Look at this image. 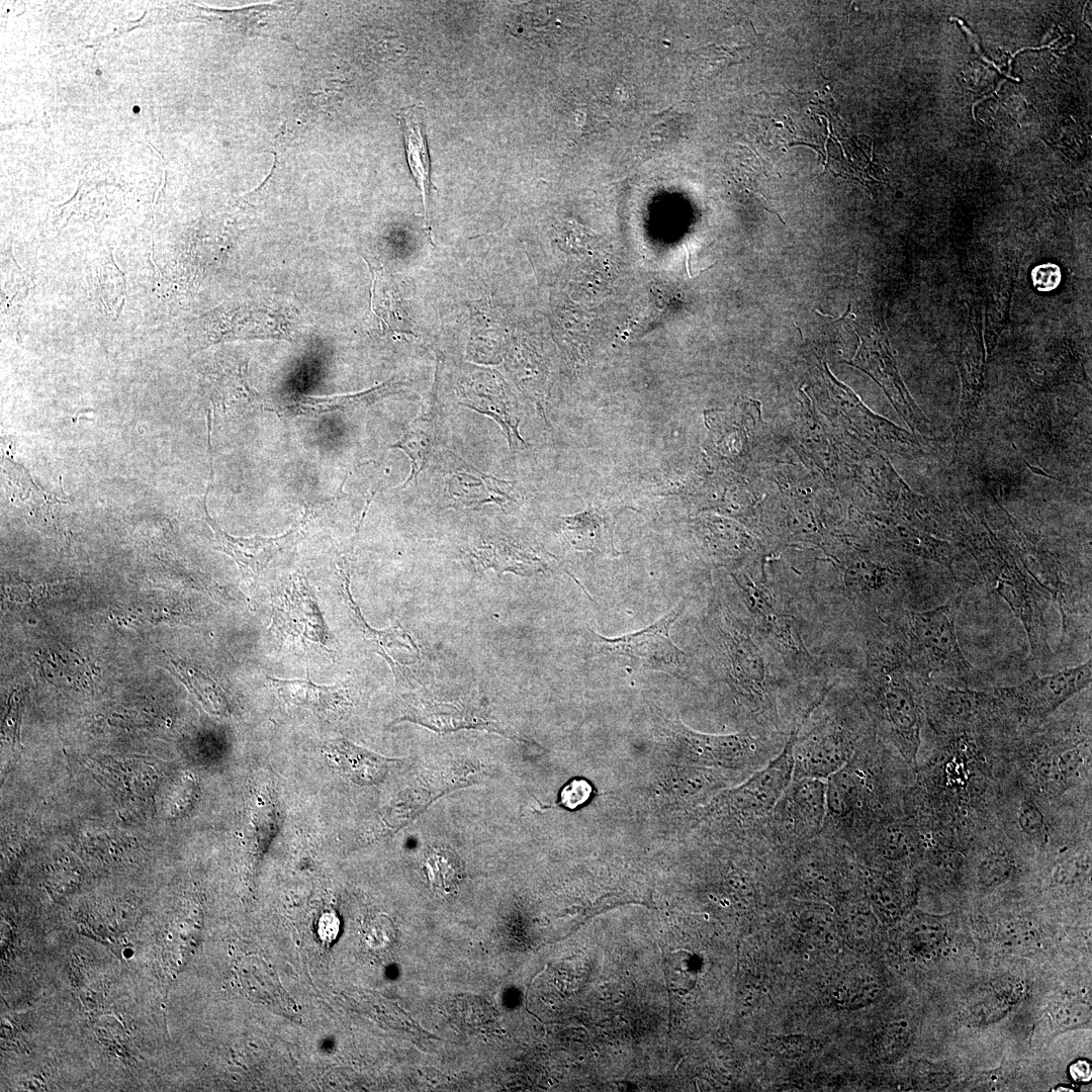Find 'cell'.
Wrapping results in <instances>:
<instances>
[{
    "mask_svg": "<svg viewBox=\"0 0 1092 1092\" xmlns=\"http://www.w3.org/2000/svg\"><path fill=\"white\" fill-rule=\"evenodd\" d=\"M239 978L249 998L285 1014L295 1012L293 1001L265 961L248 957L239 967Z\"/></svg>",
    "mask_w": 1092,
    "mask_h": 1092,
    "instance_id": "cell-23",
    "label": "cell"
},
{
    "mask_svg": "<svg viewBox=\"0 0 1092 1092\" xmlns=\"http://www.w3.org/2000/svg\"><path fill=\"white\" fill-rule=\"evenodd\" d=\"M919 845L918 834L911 825L889 819L874 825L852 846L870 850L887 861H901Z\"/></svg>",
    "mask_w": 1092,
    "mask_h": 1092,
    "instance_id": "cell-22",
    "label": "cell"
},
{
    "mask_svg": "<svg viewBox=\"0 0 1092 1092\" xmlns=\"http://www.w3.org/2000/svg\"><path fill=\"white\" fill-rule=\"evenodd\" d=\"M1091 1019L1090 1005L1078 998L1060 997L1051 1001L1039 1020L1037 1031L1048 1030V1039L1086 1027Z\"/></svg>",
    "mask_w": 1092,
    "mask_h": 1092,
    "instance_id": "cell-25",
    "label": "cell"
},
{
    "mask_svg": "<svg viewBox=\"0 0 1092 1092\" xmlns=\"http://www.w3.org/2000/svg\"><path fill=\"white\" fill-rule=\"evenodd\" d=\"M388 387L389 385L387 383H383L372 389L356 394L336 395L329 397L306 396L303 400V410L324 413L334 410H346L349 407H355L361 405L362 403H368L370 399L376 398L378 394L383 393Z\"/></svg>",
    "mask_w": 1092,
    "mask_h": 1092,
    "instance_id": "cell-29",
    "label": "cell"
},
{
    "mask_svg": "<svg viewBox=\"0 0 1092 1092\" xmlns=\"http://www.w3.org/2000/svg\"><path fill=\"white\" fill-rule=\"evenodd\" d=\"M826 820L825 781L793 779L770 815L767 829L775 841L789 848L820 835Z\"/></svg>",
    "mask_w": 1092,
    "mask_h": 1092,
    "instance_id": "cell-7",
    "label": "cell"
},
{
    "mask_svg": "<svg viewBox=\"0 0 1092 1092\" xmlns=\"http://www.w3.org/2000/svg\"><path fill=\"white\" fill-rule=\"evenodd\" d=\"M713 615L715 652L727 684L761 732L787 736L783 731L775 682L755 639L758 633L753 624L727 607H716Z\"/></svg>",
    "mask_w": 1092,
    "mask_h": 1092,
    "instance_id": "cell-3",
    "label": "cell"
},
{
    "mask_svg": "<svg viewBox=\"0 0 1092 1092\" xmlns=\"http://www.w3.org/2000/svg\"><path fill=\"white\" fill-rule=\"evenodd\" d=\"M1015 862L1012 856L1003 849H997L986 853L977 870L979 883L986 888H994L1005 883L1013 874Z\"/></svg>",
    "mask_w": 1092,
    "mask_h": 1092,
    "instance_id": "cell-28",
    "label": "cell"
},
{
    "mask_svg": "<svg viewBox=\"0 0 1092 1092\" xmlns=\"http://www.w3.org/2000/svg\"><path fill=\"white\" fill-rule=\"evenodd\" d=\"M353 552L354 550L350 549L339 565L340 593L350 620L361 635L365 645L388 663L395 676H406L411 671L407 668V663L399 657V654L401 651H405L420 658V649L411 634L400 624L397 623L391 627L378 630L367 623L351 593Z\"/></svg>",
    "mask_w": 1092,
    "mask_h": 1092,
    "instance_id": "cell-12",
    "label": "cell"
},
{
    "mask_svg": "<svg viewBox=\"0 0 1092 1092\" xmlns=\"http://www.w3.org/2000/svg\"><path fill=\"white\" fill-rule=\"evenodd\" d=\"M443 458L445 490L453 507L477 509L494 504L505 508L517 502L510 482L480 471L448 450Z\"/></svg>",
    "mask_w": 1092,
    "mask_h": 1092,
    "instance_id": "cell-13",
    "label": "cell"
},
{
    "mask_svg": "<svg viewBox=\"0 0 1092 1092\" xmlns=\"http://www.w3.org/2000/svg\"><path fill=\"white\" fill-rule=\"evenodd\" d=\"M909 926L908 940L913 951L919 956L933 953L945 939V926L937 916L917 913Z\"/></svg>",
    "mask_w": 1092,
    "mask_h": 1092,
    "instance_id": "cell-26",
    "label": "cell"
},
{
    "mask_svg": "<svg viewBox=\"0 0 1092 1092\" xmlns=\"http://www.w3.org/2000/svg\"><path fill=\"white\" fill-rule=\"evenodd\" d=\"M123 304H124V298H123V299L121 300V303H120V305H119V308H118V310H117V313H116V316H115V320H116V318H117V317L119 316V314H120V311H121V309H122V307H123Z\"/></svg>",
    "mask_w": 1092,
    "mask_h": 1092,
    "instance_id": "cell-37",
    "label": "cell"
},
{
    "mask_svg": "<svg viewBox=\"0 0 1092 1092\" xmlns=\"http://www.w3.org/2000/svg\"><path fill=\"white\" fill-rule=\"evenodd\" d=\"M919 682L885 635L868 640L859 700L878 734L912 767L917 766L924 718Z\"/></svg>",
    "mask_w": 1092,
    "mask_h": 1092,
    "instance_id": "cell-1",
    "label": "cell"
},
{
    "mask_svg": "<svg viewBox=\"0 0 1092 1092\" xmlns=\"http://www.w3.org/2000/svg\"><path fill=\"white\" fill-rule=\"evenodd\" d=\"M954 614V604L948 603L924 611L900 609L883 621L886 636L920 682L938 678L943 685L973 689L983 684L985 674L962 651Z\"/></svg>",
    "mask_w": 1092,
    "mask_h": 1092,
    "instance_id": "cell-2",
    "label": "cell"
},
{
    "mask_svg": "<svg viewBox=\"0 0 1092 1092\" xmlns=\"http://www.w3.org/2000/svg\"><path fill=\"white\" fill-rule=\"evenodd\" d=\"M732 575L756 632L781 656L787 669L797 678L817 675L818 665L804 642L797 619L781 610L763 583L742 572Z\"/></svg>",
    "mask_w": 1092,
    "mask_h": 1092,
    "instance_id": "cell-5",
    "label": "cell"
},
{
    "mask_svg": "<svg viewBox=\"0 0 1092 1092\" xmlns=\"http://www.w3.org/2000/svg\"><path fill=\"white\" fill-rule=\"evenodd\" d=\"M1069 1075L1072 1080L1080 1083L1089 1082L1092 1078V1067L1088 1060L1078 1059L1069 1067Z\"/></svg>",
    "mask_w": 1092,
    "mask_h": 1092,
    "instance_id": "cell-36",
    "label": "cell"
},
{
    "mask_svg": "<svg viewBox=\"0 0 1092 1092\" xmlns=\"http://www.w3.org/2000/svg\"><path fill=\"white\" fill-rule=\"evenodd\" d=\"M325 750L328 758L340 771L361 785L382 781L388 770V761L391 760L346 739L329 741Z\"/></svg>",
    "mask_w": 1092,
    "mask_h": 1092,
    "instance_id": "cell-21",
    "label": "cell"
},
{
    "mask_svg": "<svg viewBox=\"0 0 1092 1092\" xmlns=\"http://www.w3.org/2000/svg\"><path fill=\"white\" fill-rule=\"evenodd\" d=\"M675 735L690 755L704 764L739 769L756 770L771 759L781 749L769 741V736H754L747 731L716 735L694 731L680 722L675 725Z\"/></svg>",
    "mask_w": 1092,
    "mask_h": 1092,
    "instance_id": "cell-11",
    "label": "cell"
},
{
    "mask_svg": "<svg viewBox=\"0 0 1092 1092\" xmlns=\"http://www.w3.org/2000/svg\"><path fill=\"white\" fill-rule=\"evenodd\" d=\"M437 437L438 417L436 396L433 395L423 404L419 416L404 427L400 439L390 446L403 451L411 462V473L403 487L412 480L417 482L436 447Z\"/></svg>",
    "mask_w": 1092,
    "mask_h": 1092,
    "instance_id": "cell-19",
    "label": "cell"
},
{
    "mask_svg": "<svg viewBox=\"0 0 1092 1092\" xmlns=\"http://www.w3.org/2000/svg\"><path fill=\"white\" fill-rule=\"evenodd\" d=\"M590 784L583 779H573L568 782L560 793V804L570 810L584 804L592 795Z\"/></svg>",
    "mask_w": 1092,
    "mask_h": 1092,
    "instance_id": "cell-34",
    "label": "cell"
},
{
    "mask_svg": "<svg viewBox=\"0 0 1092 1092\" xmlns=\"http://www.w3.org/2000/svg\"><path fill=\"white\" fill-rule=\"evenodd\" d=\"M1092 681V661L1052 674H1033L1018 685L994 692L999 707L1016 715L1040 720L1055 712L1073 696L1087 689Z\"/></svg>",
    "mask_w": 1092,
    "mask_h": 1092,
    "instance_id": "cell-9",
    "label": "cell"
},
{
    "mask_svg": "<svg viewBox=\"0 0 1092 1092\" xmlns=\"http://www.w3.org/2000/svg\"><path fill=\"white\" fill-rule=\"evenodd\" d=\"M813 708H806L794 722L781 750L754 770L731 796V806L749 826L763 822L793 780V745L796 735Z\"/></svg>",
    "mask_w": 1092,
    "mask_h": 1092,
    "instance_id": "cell-10",
    "label": "cell"
},
{
    "mask_svg": "<svg viewBox=\"0 0 1092 1092\" xmlns=\"http://www.w3.org/2000/svg\"><path fill=\"white\" fill-rule=\"evenodd\" d=\"M210 481L211 479L208 480L203 499L205 519L213 531L219 549L235 560L246 578L256 579L275 555L287 549L295 541L298 536L297 529L293 527L281 536L269 538L259 535L248 538L229 535L208 514L206 497Z\"/></svg>",
    "mask_w": 1092,
    "mask_h": 1092,
    "instance_id": "cell-15",
    "label": "cell"
},
{
    "mask_svg": "<svg viewBox=\"0 0 1092 1092\" xmlns=\"http://www.w3.org/2000/svg\"><path fill=\"white\" fill-rule=\"evenodd\" d=\"M178 668V672L183 680L193 690V692L203 702V697L208 699L216 711H220L219 708L225 707V698L219 691L217 686L212 680L203 674L201 671L192 668L185 663H175Z\"/></svg>",
    "mask_w": 1092,
    "mask_h": 1092,
    "instance_id": "cell-30",
    "label": "cell"
},
{
    "mask_svg": "<svg viewBox=\"0 0 1092 1092\" xmlns=\"http://www.w3.org/2000/svg\"><path fill=\"white\" fill-rule=\"evenodd\" d=\"M621 512L588 507L582 512L561 517V530L577 550L617 557L622 553L614 545V526Z\"/></svg>",
    "mask_w": 1092,
    "mask_h": 1092,
    "instance_id": "cell-18",
    "label": "cell"
},
{
    "mask_svg": "<svg viewBox=\"0 0 1092 1092\" xmlns=\"http://www.w3.org/2000/svg\"><path fill=\"white\" fill-rule=\"evenodd\" d=\"M461 393L463 405L491 418L502 428L511 450L524 446L516 402L502 380L491 377L489 373L474 375L461 387Z\"/></svg>",
    "mask_w": 1092,
    "mask_h": 1092,
    "instance_id": "cell-16",
    "label": "cell"
},
{
    "mask_svg": "<svg viewBox=\"0 0 1092 1092\" xmlns=\"http://www.w3.org/2000/svg\"><path fill=\"white\" fill-rule=\"evenodd\" d=\"M1002 938L1006 946L1018 950L1030 949L1038 941L1036 929L1024 921H1013L1007 924L1002 931Z\"/></svg>",
    "mask_w": 1092,
    "mask_h": 1092,
    "instance_id": "cell-33",
    "label": "cell"
},
{
    "mask_svg": "<svg viewBox=\"0 0 1092 1092\" xmlns=\"http://www.w3.org/2000/svg\"><path fill=\"white\" fill-rule=\"evenodd\" d=\"M271 628L284 643L320 650L330 656L338 643L322 614L317 599L306 578L294 575L274 602Z\"/></svg>",
    "mask_w": 1092,
    "mask_h": 1092,
    "instance_id": "cell-6",
    "label": "cell"
},
{
    "mask_svg": "<svg viewBox=\"0 0 1092 1092\" xmlns=\"http://www.w3.org/2000/svg\"><path fill=\"white\" fill-rule=\"evenodd\" d=\"M471 556L482 569L496 573L512 572L523 576L543 573L548 569L545 560L534 551L505 539H490L475 546Z\"/></svg>",
    "mask_w": 1092,
    "mask_h": 1092,
    "instance_id": "cell-20",
    "label": "cell"
},
{
    "mask_svg": "<svg viewBox=\"0 0 1092 1092\" xmlns=\"http://www.w3.org/2000/svg\"><path fill=\"white\" fill-rule=\"evenodd\" d=\"M870 898L874 906L885 915L894 917L901 912L902 898L894 886L886 880L872 881Z\"/></svg>",
    "mask_w": 1092,
    "mask_h": 1092,
    "instance_id": "cell-32",
    "label": "cell"
},
{
    "mask_svg": "<svg viewBox=\"0 0 1092 1092\" xmlns=\"http://www.w3.org/2000/svg\"><path fill=\"white\" fill-rule=\"evenodd\" d=\"M912 1032L906 1021H895L881 1029L874 1039L877 1056L884 1062L899 1060L908 1050Z\"/></svg>",
    "mask_w": 1092,
    "mask_h": 1092,
    "instance_id": "cell-27",
    "label": "cell"
},
{
    "mask_svg": "<svg viewBox=\"0 0 1092 1092\" xmlns=\"http://www.w3.org/2000/svg\"><path fill=\"white\" fill-rule=\"evenodd\" d=\"M855 712L850 705L840 704L820 715L804 732L799 729L793 745V779L825 781L848 762L871 734Z\"/></svg>",
    "mask_w": 1092,
    "mask_h": 1092,
    "instance_id": "cell-4",
    "label": "cell"
},
{
    "mask_svg": "<svg viewBox=\"0 0 1092 1092\" xmlns=\"http://www.w3.org/2000/svg\"><path fill=\"white\" fill-rule=\"evenodd\" d=\"M1017 824L1024 836L1033 841H1044L1048 836V822L1038 805L1031 799H1023L1018 806Z\"/></svg>",
    "mask_w": 1092,
    "mask_h": 1092,
    "instance_id": "cell-31",
    "label": "cell"
},
{
    "mask_svg": "<svg viewBox=\"0 0 1092 1092\" xmlns=\"http://www.w3.org/2000/svg\"><path fill=\"white\" fill-rule=\"evenodd\" d=\"M1031 280L1036 290L1049 292L1060 285L1062 272L1060 267L1054 263L1039 264L1031 271Z\"/></svg>",
    "mask_w": 1092,
    "mask_h": 1092,
    "instance_id": "cell-35",
    "label": "cell"
},
{
    "mask_svg": "<svg viewBox=\"0 0 1092 1092\" xmlns=\"http://www.w3.org/2000/svg\"><path fill=\"white\" fill-rule=\"evenodd\" d=\"M684 609L681 601L637 632L618 637L593 633L594 641L601 652L625 656L646 669L681 676L687 670L686 653L672 642L669 631Z\"/></svg>",
    "mask_w": 1092,
    "mask_h": 1092,
    "instance_id": "cell-8",
    "label": "cell"
},
{
    "mask_svg": "<svg viewBox=\"0 0 1092 1092\" xmlns=\"http://www.w3.org/2000/svg\"><path fill=\"white\" fill-rule=\"evenodd\" d=\"M277 697L288 707L318 717L338 716L349 707L347 691L340 686H323L306 679L267 677Z\"/></svg>",
    "mask_w": 1092,
    "mask_h": 1092,
    "instance_id": "cell-17",
    "label": "cell"
},
{
    "mask_svg": "<svg viewBox=\"0 0 1092 1092\" xmlns=\"http://www.w3.org/2000/svg\"><path fill=\"white\" fill-rule=\"evenodd\" d=\"M423 114L424 112L421 108L412 107L402 112L399 118L405 141L410 168L421 189L423 202L426 207V200L429 196L431 182L430 160L427 150Z\"/></svg>",
    "mask_w": 1092,
    "mask_h": 1092,
    "instance_id": "cell-24",
    "label": "cell"
},
{
    "mask_svg": "<svg viewBox=\"0 0 1092 1092\" xmlns=\"http://www.w3.org/2000/svg\"><path fill=\"white\" fill-rule=\"evenodd\" d=\"M399 721L442 732L474 728L506 734L502 725L490 716L486 705L476 699L456 703L418 700L412 702Z\"/></svg>",
    "mask_w": 1092,
    "mask_h": 1092,
    "instance_id": "cell-14",
    "label": "cell"
}]
</instances>
